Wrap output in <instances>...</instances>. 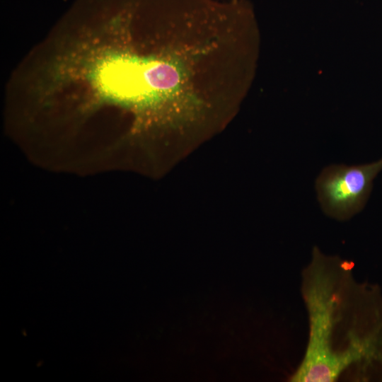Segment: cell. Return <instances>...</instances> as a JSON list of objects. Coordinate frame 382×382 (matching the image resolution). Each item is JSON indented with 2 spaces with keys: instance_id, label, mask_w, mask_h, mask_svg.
Here are the masks:
<instances>
[{
  "instance_id": "7a4b0ae2",
  "label": "cell",
  "mask_w": 382,
  "mask_h": 382,
  "mask_svg": "<svg viewBox=\"0 0 382 382\" xmlns=\"http://www.w3.org/2000/svg\"><path fill=\"white\" fill-rule=\"evenodd\" d=\"M382 170V158L361 165L332 164L325 168L316 180L318 199L330 217L346 221L365 207L373 182Z\"/></svg>"
},
{
  "instance_id": "6da1fadb",
  "label": "cell",
  "mask_w": 382,
  "mask_h": 382,
  "mask_svg": "<svg viewBox=\"0 0 382 382\" xmlns=\"http://www.w3.org/2000/svg\"><path fill=\"white\" fill-rule=\"evenodd\" d=\"M352 269L313 248L301 273L308 343L291 381H382V296Z\"/></svg>"
}]
</instances>
